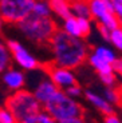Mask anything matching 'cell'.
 Wrapping results in <instances>:
<instances>
[{"label":"cell","mask_w":122,"mask_h":123,"mask_svg":"<svg viewBox=\"0 0 122 123\" xmlns=\"http://www.w3.org/2000/svg\"><path fill=\"white\" fill-rule=\"evenodd\" d=\"M111 66H113V71H114V72H118V71L122 68V58H117Z\"/></svg>","instance_id":"obj_29"},{"label":"cell","mask_w":122,"mask_h":123,"mask_svg":"<svg viewBox=\"0 0 122 123\" xmlns=\"http://www.w3.org/2000/svg\"><path fill=\"white\" fill-rule=\"evenodd\" d=\"M87 3L91 12V19H95L98 24L105 25L109 30H115L119 27V22L115 15L107 9L105 0H87Z\"/></svg>","instance_id":"obj_7"},{"label":"cell","mask_w":122,"mask_h":123,"mask_svg":"<svg viewBox=\"0 0 122 123\" xmlns=\"http://www.w3.org/2000/svg\"><path fill=\"white\" fill-rule=\"evenodd\" d=\"M99 79H101L102 83H103L106 87H109V88H111V87H117V76H115V72L99 75Z\"/></svg>","instance_id":"obj_24"},{"label":"cell","mask_w":122,"mask_h":123,"mask_svg":"<svg viewBox=\"0 0 122 123\" xmlns=\"http://www.w3.org/2000/svg\"><path fill=\"white\" fill-rule=\"evenodd\" d=\"M78 24H79V28H81V32H82V36L83 39L87 37L88 35L91 34V20H88V19H78Z\"/></svg>","instance_id":"obj_23"},{"label":"cell","mask_w":122,"mask_h":123,"mask_svg":"<svg viewBox=\"0 0 122 123\" xmlns=\"http://www.w3.org/2000/svg\"><path fill=\"white\" fill-rule=\"evenodd\" d=\"M117 74H118V75H119V76H121V79H122V68H121V70H119V71H118V72H117Z\"/></svg>","instance_id":"obj_31"},{"label":"cell","mask_w":122,"mask_h":123,"mask_svg":"<svg viewBox=\"0 0 122 123\" xmlns=\"http://www.w3.org/2000/svg\"><path fill=\"white\" fill-rule=\"evenodd\" d=\"M113 3H114V11H113V13L115 15L117 20L119 22V25H122V4L117 3V1H114V0H113Z\"/></svg>","instance_id":"obj_27"},{"label":"cell","mask_w":122,"mask_h":123,"mask_svg":"<svg viewBox=\"0 0 122 123\" xmlns=\"http://www.w3.org/2000/svg\"><path fill=\"white\" fill-rule=\"evenodd\" d=\"M1 80H3L4 86L9 91H19L24 87L26 84V75L21 70L18 68H7L1 74Z\"/></svg>","instance_id":"obj_10"},{"label":"cell","mask_w":122,"mask_h":123,"mask_svg":"<svg viewBox=\"0 0 122 123\" xmlns=\"http://www.w3.org/2000/svg\"><path fill=\"white\" fill-rule=\"evenodd\" d=\"M98 32L101 35V37L105 40V42H109L110 40V34H111V30H109L107 27L102 24H98Z\"/></svg>","instance_id":"obj_26"},{"label":"cell","mask_w":122,"mask_h":123,"mask_svg":"<svg viewBox=\"0 0 122 123\" xmlns=\"http://www.w3.org/2000/svg\"><path fill=\"white\" fill-rule=\"evenodd\" d=\"M52 63L74 70L82 66L88 58V46L81 37H74L62 30H56L50 40Z\"/></svg>","instance_id":"obj_1"},{"label":"cell","mask_w":122,"mask_h":123,"mask_svg":"<svg viewBox=\"0 0 122 123\" xmlns=\"http://www.w3.org/2000/svg\"><path fill=\"white\" fill-rule=\"evenodd\" d=\"M36 0H0V18L4 23L18 24L34 8Z\"/></svg>","instance_id":"obj_5"},{"label":"cell","mask_w":122,"mask_h":123,"mask_svg":"<svg viewBox=\"0 0 122 123\" xmlns=\"http://www.w3.org/2000/svg\"><path fill=\"white\" fill-rule=\"evenodd\" d=\"M6 107L8 108L16 118L18 123L28 119L30 117L38 114L43 110V106L39 103L32 91L21 88L6 99Z\"/></svg>","instance_id":"obj_4"},{"label":"cell","mask_w":122,"mask_h":123,"mask_svg":"<svg viewBox=\"0 0 122 123\" xmlns=\"http://www.w3.org/2000/svg\"><path fill=\"white\" fill-rule=\"evenodd\" d=\"M109 43H111L118 51L122 52V25L117 27L115 30H111Z\"/></svg>","instance_id":"obj_21"},{"label":"cell","mask_w":122,"mask_h":123,"mask_svg":"<svg viewBox=\"0 0 122 123\" xmlns=\"http://www.w3.org/2000/svg\"><path fill=\"white\" fill-rule=\"evenodd\" d=\"M59 123H86V122L83 120V118H73V119H67Z\"/></svg>","instance_id":"obj_30"},{"label":"cell","mask_w":122,"mask_h":123,"mask_svg":"<svg viewBox=\"0 0 122 123\" xmlns=\"http://www.w3.org/2000/svg\"><path fill=\"white\" fill-rule=\"evenodd\" d=\"M11 62H12V58L7 47V43H3L0 40V74H3L7 68H9Z\"/></svg>","instance_id":"obj_16"},{"label":"cell","mask_w":122,"mask_h":123,"mask_svg":"<svg viewBox=\"0 0 122 123\" xmlns=\"http://www.w3.org/2000/svg\"><path fill=\"white\" fill-rule=\"evenodd\" d=\"M103 98L113 106L114 105H122V92L117 87H111V88L106 87L105 92H103Z\"/></svg>","instance_id":"obj_19"},{"label":"cell","mask_w":122,"mask_h":123,"mask_svg":"<svg viewBox=\"0 0 122 123\" xmlns=\"http://www.w3.org/2000/svg\"><path fill=\"white\" fill-rule=\"evenodd\" d=\"M121 106H122V105H121Z\"/></svg>","instance_id":"obj_33"},{"label":"cell","mask_w":122,"mask_h":123,"mask_svg":"<svg viewBox=\"0 0 122 123\" xmlns=\"http://www.w3.org/2000/svg\"><path fill=\"white\" fill-rule=\"evenodd\" d=\"M20 123H58V122H56L51 115L47 114L44 110H42L40 112L32 115V117H30L28 119L23 120V122H20Z\"/></svg>","instance_id":"obj_20"},{"label":"cell","mask_w":122,"mask_h":123,"mask_svg":"<svg viewBox=\"0 0 122 123\" xmlns=\"http://www.w3.org/2000/svg\"><path fill=\"white\" fill-rule=\"evenodd\" d=\"M93 52H94L95 55H98L101 59L106 60L107 63H110V64H113L114 60L118 58V56H117V54L114 52L110 47H107V46H97L94 48V51H93Z\"/></svg>","instance_id":"obj_17"},{"label":"cell","mask_w":122,"mask_h":123,"mask_svg":"<svg viewBox=\"0 0 122 123\" xmlns=\"http://www.w3.org/2000/svg\"><path fill=\"white\" fill-rule=\"evenodd\" d=\"M64 92H66L70 98L76 99V98H79V96L82 95V88L79 87V84L75 83V84H73V86L67 87V88L64 90Z\"/></svg>","instance_id":"obj_25"},{"label":"cell","mask_w":122,"mask_h":123,"mask_svg":"<svg viewBox=\"0 0 122 123\" xmlns=\"http://www.w3.org/2000/svg\"><path fill=\"white\" fill-rule=\"evenodd\" d=\"M1 27H3V20H1V18H0V31H1Z\"/></svg>","instance_id":"obj_32"},{"label":"cell","mask_w":122,"mask_h":123,"mask_svg":"<svg viewBox=\"0 0 122 123\" xmlns=\"http://www.w3.org/2000/svg\"><path fill=\"white\" fill-rule=\"evenodd\" d=\"M70 7L74 18L91 20V12H90V7H88L87 0H71Z\"/></svg>","instance_id":"obj_13"},{"label":"cell","mask_w":122,"mask_h":123,"mask_svg":"<svg viewBox=\"0 0 122 123\" xmlns=\"http://www.w3.org/2000/svg\"><path fill=\"white\" fill-rule=\"evenodd\" d=\"M103 123H122V120L115 114H110V115H105Z\"/></svg>","instance_id":"obj_28"},{"label":"cell","mask_w":122,"mask_h":123,"mask_svg":"<svg viewBox=\"0 0 122 123\" xmlns=\"http://www.w3.org/2000/svg\"><path fill=\"white\" fill-rule=\"evenodd\" d=\"M87 62L90 63V66H91V67L98 72V75L111 74V72H114V71H113V66L110 64V63H107L106 60L101 59L98 55H95L94 52H93V54H88Z\"/></svg>","instance_id":"obj_14"},{"label":"cell","mask_w":122,"mask_h":123,"mask_svg":"<svg viewBox=\"0 0 122 123\" xmlns=\"http://www.w3.org/2000/svg\"><path fill=\"white\" fill-rule=\"evenodd\" d=\"M48 78L52 80V83L58 87L59 90H66L67 87L73 86L76 83V78L74 75L73 70H68V68L61 67V66H56L54 63H50L44 67Z\"/></svg>","instance_id":"obj_8"},{"label":"cell","mask_w":122,"mask_h":123,"mask_svg":"<svg viewBox=\"0 0 122 123\" xmlns=\"http://www.w3.org/2000/svg\"><path fill=\"white\" fill-rule=\"evenodd\" d=\"M32 13L38 16H42V18H51L52 11L50 3L47 0H36L34 4V8H32Z\"/></svg>","instance_id":"obj_18"},{"label":"cell","mask_w":122,"mask_h":123,"mask_svg":"<svg viewBox=\"0 0 122 123\" xmlns=\"http://www.w3.org/2000/svg\"><path fill=\"white\" fill-rule=\"evenodd\" d=\"M85 98H86V100H87L93 107L97 108L101 114H103V115L114 114V106L110 105L103 96L95 94L94 91H90V90L85 91Z\"/></svg>","instance_id":"obj_11"},{"label":"cell","mask_w":122,"mask_h":123,"mask_svg":"<svg viewBox=\"0 0 122 123\" xmlns=\"http://www.w3.org/2000/svg\"><path fill=\"white\" fill-rule=\"evenodd\" d=\"M61 30L64 31L66 34H68L70 36L81 37V39H83L82 32H81V28H79V24H78V20H76V18H74V16H71V18L63 20Z\"/></svg>","instance_id":"obj_15"},{"label":"cell","mask_w":122,"mask_h":123,"mask_svg":"<svg viewBox=\"0 0 122 123\" xmlns=\"http://www.w3.org/2000/svg\"><path fill=\"white\" fill-rule=\"evenodd\" d=\"M20 32L28 40L38 44H48L56 32V23L51 18H42L31 12L26 19L18 23Z\"/></svg>","instance_id":"obj_2"},{"label":"cell","mask_w":122,"mask_h":123,"mask_svg":"<svg viewBox=\"0 0 122 123\" xmlns=\"http://www.w3.org/2000/svg\"><path fill=\"white\" fill-rule=\"evenodd\" d=\"M7 47L9 49L11 58L15 62L18 67L23 71H35L40 67L38 59L34 55H31V52L26 48L23 44H20L16 40H8L7 42Z\"/></svg>","instance_id":"obj_6"},{"label":"cell","mask_w":122,"mask_h":123,"mask_svg":"<svg viewBox=\"0 0 122 123\" xmlns=\"http://www.w3.org/2000/svg\"><path fill=\"white\" fill-rule=\"evenodd\" d=\"M51 11L54 15H56L58 18H61L62 20L71 18V7H70V1L68 0H48Z\"/></svg>","instance_id":"obj_12"},{"label":"cell","mask_w":122,"mask_h":123,"mask_svg":"<svg viewBox=\"0 0 122 123\" xmlns=\"http://www.w3.org/2000/svg\"><path fill=\"white\" fill-rule=\"evenodd\" d=\"M58 90L59 88L52 83V80L48 78L47 72H44V74L42 75V78L38 79L36 86H35L34 90H32V94H34L35 98L39 100L40 105L43 106V105H46L47 102L52 98V95H54Z\"/></svg>","instance_id":"obj_9"},{"label":"cell","mask_w":122,"mask_h":123,"mask_svg":"<svg viewBox=\"0 0 122 123\" xmlns=\"http://www.w3.org/2000/svg\"><path fill=\"white\" fill-rule=\"evenodd\" d=\"M43 110L58 123L73 118H83V107L79 102L70 98L63 90L55 92L46 105H43Z\"/></svg>","instance_id":"obj_3"},{"label":"cell","mask_w":122,"mask_h":123,"mask_svg":"<svg viewBox=\"0 0 122 123\" xmlns=\"http://www.w3.org/2000/svg\"><path fill=\"white\" fill-rule=\"evenodd\" d=\"M0 123H18V120L14 117V114L6 106L0 107Z\"/></svg>","instance_id":"obj_22"}]
</instances>
